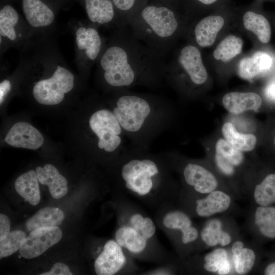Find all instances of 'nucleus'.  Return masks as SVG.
<instances>
[{
	"label": "nucleus",
	"mask_w": 275,
	"mask_h": 275,
	"mask_svg": "<svg viewBox=\"0 0 275 275\" xmlns=\"http://www.w3.org/2000/svg\"><path fill=\"white\" fill-rule=\"evenodd\" d=\"M262 71L260 64L253 56L241 60L237 68L239 76L248 80L252 79Z\"/></svg>",
	"instance_id": "obj_34"
},
{
	"label": "nucleus",
	"mask_w": 275,
	"mask_h": 275,
	"mask_svg": "<svg viewBox=\"0 0 275 275\" xmlns=\"http://www.w3.org/2000/svg\"><path fill=\"white\" fill-rule=\"evenodd\" d=\"M273 142V146L275 147V135H274V137L273 138V142Z\"/></svg>",
	"instance_id": "obj_48"
},
{
	"label": "nucleus",
	"mask_w": 275,
	"mask_h": 275,
	"mask_svg": "<svg viewBox=\"0 0 275 275\" xmlns=\"http://www.w3.org/2000/svg\"><path fill=\"white\" fill-rule=\"evenodd\" d=\"M197 1L205 5H210L215 2L217 0H197Z\"/></svg>",
	"instance_id": "obj_47"
},
{
	"label": "nucleus",
	"mask_w": 275,
	"mask_h": 275,
	"mask_svg": "<svg viewBox=\"0 0 275 275\" xmlns=\"http://www.w3.org/2000/svg\"><path fill=\"white\" fill-rule=\"evenodd\" d=\"M11 88V84L9 80L5 79L0 84V103L4 101L7 95L10 92Z\"/></svg>",
	"instance_id": "obj_41"
},
{
	"label": "nucleus",
	"mask_w": 275,
	"mask_h": 275,
	"mask_svg": "<svg viewBox=\"0 0 275 275\" xmlns=\"http://www.w3.org/2000/svg\"><path fill=\"white\" fill-rule=\"evenodd\" d=\"M39 182L49 188L51 196L56 199H60L68 191L67 181L57 168L50 164L36 169Z\"/></svg>",
	"instance_id": "obj_19"
},
{
	"label": "nucleus",
	"mask_w": 275,
	"mask_h": 275,
	"mask_svg": "<svg viewBox=\"0 0 275 275\" xmlns=\"http://www.w3.org/2000/svg\"><path fill=\"white\" fill-rule=\"evenodd\" d=\"M227 252L223 249H217L207 254L204 257V269L211 272H217L228 260Z\"/></svg>",
	"instance_id": "obj_35"
},
{
	"label": "nucleus",
	"mask_w": 275,
	"mask_h": 275,
	"mask_svg": "<svg viewBox=\"0 0 275 275\" xmlns=\"http://www.w3.org/2000/svg\"><path fill=\"white\" fill-rule=\"evenodd\" d=\"M254 222L260 234L268 239H275V205L258 206Z\"/></svg>",
	"instance_id": "obj_25"
},
{
	"label": "nucleus",
	"mask_w": 275,
	"mask_h": 275,
	"mask_svg": "<svg viewBox=\"0 0 275 275\" xmlns=\"http://www.w3.org/2000/svg\"><path fill=\"white\" fill-rule=\"evenodd\" d=\"M202 240L208 246H213L217 244L222 246L229 244L231 240L230 235L222 229L221 222L216 219L209 221L201 233Z\"/></svg>",
	"instance_id": "obj_28"
},
{
	"label": "nucleus",
	"mask_w": 275,
	"mask_h": 275,
	"mask_svg": "<svg viewBox=\"0 0 275 275\" xmlns=\"http://www.w3.org/2000/svg\"><path fill=\"white\" fill-rule=\"evenodd\" d=\"M22 8L31 30L44 31L54 23V11L42 0H22Z\"/></svg>",
	"instance_id": "obj_11"
},
{
	"label": "nucleus",
	"mask_w": 275,
	"mask_h": 275,
	"mask_svg": "<svg viewBox=\"0 0 275 275\" xmlns=\"http://www.w3.org/2000/svg\"><path fill=\"white\" fill-rule=\"evenodd\" d=\"M139 41L164 57L171 48L180 28L175 13L166 6H144L128 26Z\"/></svg>",
	"instance_id": "obj_3"
},
{
	"label": "nucleus",
	"mask_w": 275,
	"mask_h": 275,
	"mask_svg": "<svg viewBox=\"0 0 275 275\" xmlns=\"http://www.w3.org/2000/svg\"><path fill=\"white\" fill-rule=\"evenodd\" d=\"M263 274L265 275H275V260L269 262L265 265Z\"/></svg>",
	"instance_id": "obj_44"
},
{
	"label": "nucleus",
	"mask_w": 275,
	"mask_h": 275,
	"mask_svg": "<svg viewBox=\"0 0 275 275\" xmlns=\"http://www.w3.org/2000/svg\"><path fill=\"white\" fill-rule=\"evenodd\" d=\"M38 181L36 171L30 170L19 176L14 184L17 193L34 206L40 200Z\"/></svg>",
	"instance_id": "obj_21"
},
{
	"label": "nucleus",
	"mask_w": 275,
	"mask_h": 275,
	"mask_svg": "<svg viewBox=\"0 0 275 275\" xmlns=\"http://www.w3.org/2000/svg\"><path fill=\"white\" fill-rule=\"evenodd\" d=\"M162 223L166 228L180 230L182 234L191 227V222L189 216L179 211H172L166 214L163 218Z\"/></svg>",
	"instance_id": "obj_33"
},
{
	"label": "nucleus",
	"mask_w": 275,
	"mask_h": 275,
	"mask_svg": "<svg viewBox=\"0 0 275 275\" xmlns=\"http://www.w3.org/2000/svg\"><path fill=\"white\" fill-rule=\"evenodd\" d=\"M156 227L153 221L149 217H145L140 233L147 240L153 236Z\"/></svg>",
	"instance_id": "obj_36"
},
{
	"label": "nucleus",
	"mask_w": 275,
	"mask_h": 275,
	"mask_svg": "<svg viewBox=\"0 0 275 275\" xmlns=\"http://www.w3.org/2000/svg\"><path fill=\"white\" fill-rule=\"evenodd\" d=\"M121 246L113 240L107 241L102 252L94 263L95 271L98 275H113L125 264L126 257Z\"/></svg>",
	"instance_id": "obj_12"
},
{
	"label": "nucleus",
	"mask_w": 275,
	"mask_h": 275,
	"mask_svg": "<svg viewBox=\"0 0 275 275\" xmlns=\"http://www.w3.org/2000/svg\"><path fill=\"white\" fill-rule=\"evenodd\" d=\"M97 28L90 22L80 23L75 30L77 64L87 70L97 63L106 41Z\"/></svg>",
	"instance_id": "obj_8"
},
{
	"label": "nucleus",
	"mask_w": 275,
	"mask_h": 275,
	"mask_svg": "<svg viewBox=\"0 0 275 275\" xmlns=\"http://www.w3.org/2000/svg\"><path fill=\"white\" fill-rule=\"evenodd\" d=\"M254 198L259 206L275 205V172L266 174L255 186Z\"/></svg>",
	"instance_id": "obj_27"
},
{
	"label": "nucleus",
	"mask_w": 275,
	"mask_h": 275,
	"mask_svg": "<svg viewBox=\"0 0 275 275\" xmlns=\"http://www.w3.org/2000/svg\"><path fill=\"white\" fill-rule=\"evenodd\" d=\"M258 63L260 64L262 70L269 69L272 63V60L268 54L261 51H258L254 53L253 56Z\"/></svg>",
	"instance_id": "obj_38"
},
{
	"label": "nucleus",
	"mask_w": 275,
	"mask_h": 275,
	"mask_svg": "<svg viewBox=\"0 0 275 275\" xmlns=\"http://www.w3.org/2000/svg\"><path fill=\"white\" fill-rule=\"evenodd\" d=\"M265 93L269 99L275 101V82L271 83L266 87Z\"/></svg>",
	"instance_id": "obj_43"
},
{
	"label": "nucleus",
	"mask_w": 275,
	"mask_h": 275,
	"mask_svg": "<svg viewBox=\"0 0 275 275\" xmlns=\"http://www.w3.org/2000/svg\"><path fill=\"white\" fill-rule=\"evenodd\" d=\"M117 242L133 253L142 252L146 246V239L131 227L119 228L115 233Z\"/></svg>",
	"instance_id": "obj_24"
},
{
	"label": "nucleus",
	"mask_w": 275,
	"mask_h": 275,
	"mask_svg": "<svg viewBox=\"0 0 275 275\" xmlns=\"http://www.w3.org/2000/svg\"><path fill=\"white\" fill-rule=\"evenodd\" d=\"M163 57L125 26L115 29L106 39L96 64L103 83L114 91L136 86L154 89L164 80Z\"/></svg>",
	"instance_id": "obj_1"
},
{
	"label": "nucleus",
	"mask_w": 275,
	"mask_h": 275,
	"mask_svg": "<svg viewBox=\"0 0 275 275\" xmlns=\"http://www.w3.org/2000/svg\"><path fill=\"white\" fill-rule=\"evenodd\" d=\"M118 17V28L128 26L140 11L139 0H112Z\"/></svg>",
	"instance_id": "obj_30"
},
{
	"label": "nucleus",
	"mask_w": 275,
	"mask_h": 275,
	"mask_svg": "<svg viewBox=\"0 0 275 275\" xmlns=\"http://www.w3.org/2000/svg\"><path fill=\"white\" fill-rule=\"evenodd\" d=\"M183 176L185 182L200 194H209L214 190L217 186L214 175L196 163H187L183 170Z\"/></svg>",
	"instance_id": "obj_15"
},
{
	"label": "nucleus",
	"mask_w": 275,
	"mask_h": 275,
	"mask_svg": "<svg viewBox=\"0 0 275 275\" xmlns=\"http://www.w3.org/2000/svg\"><path fill=\"white\" fill-rule=\"evenodd\" d=\"M10 220L9 217L1 213L0 214V240L4 239L9 234Z\"/></svg>",
	"instance_id": "obj_39"
},
{
	"label": "nucleus",
	"mask_w": 275,
	"mask_h": 275,
	"mask_svg": "<svg viewBox=\"0 0 275 275\" xmlns=\"http://www.w3.org/2000/svg\"><path fill=\"white\" fill-rule=\"evenodd\" d=\"M64 218L63 211L56 207H45L39 210L26 222L28 231L40 228L58 226Z\"/></svg>",
	"instance_id": "obj_23"
},
{
	"label": "nucleus",
	"mask_w": 275,
	"mask_h": 275,
	"mask_svg": "<svg viewBox=\"0 0 275 275\" xmlns=\"http://www.w3.org/2000/svg\"><path fill=\"white\" fill-rule=\"evenodd\" d=\"M256 259L255 253L252 250L243 248L239 251L233 253L235 269L239 274L248 273L253 267Z\"/></svg>",
	"instance_id": "obj_31"
},
{
	"label": "nucleus",
	"mask_w": 275,
	"mask_h": 275,
	"mask_svg": "<svg viewBox=\"0 0 275 275\" xmlns=\"http://www.w3.org/2000/svg\"><path fill=\"white\" fill-rule=\"evenodd\" d=\"M112 105V110L126 139L131 145L143 149H149L174 120L171 103L155 94L119 90L114 91Z\"/></svg>",
	"instance_id": "obj_2"
},
{
	"label": "nucleus",
	"mask_w": 275,
	"mask_h": 275,
	"mask_svg": "<svg viewBox=\"0 0 275 275\" xmlns=\"http://www.w3.org/2000/svg\"><path fill=\"white\" fill-rule=\"evenodd\" d=\"M244 27L255 34L263 43H268L271 38L270 24L263 15L252 11L245 12L243 16Z\"/></svg>",
	"instance_id": "obj_26"
},
{
	"label": "nucleus",
	"mask_w": 275,
	"mask_h": 275,
	"mask_svg": "<svg viewBox=\"0 0 275 275\" xmlns=\"http://www.w3.org/2000/svg\"><path fill=\"white\" fill-rule=\"evenodd\" d=\"M230 269L231 265L229 261L227 260L218 270L217 273L220 275L227 274L230 272Z\"/></svg>",
	"instance_id": "obj_45"
},
{
	"label": "nucleus",
	"mask_w": 275,
	"mask_h": 275,
	"mask_svg": "<svg viewBox=\"0 0 275 275\" xmlns=\"http://www.w3.org/2000/svg\"><path fill=\"white\" fill-rule=\"evenodd\" d=\"M31 30L21 21L17 11L11 5L0 11V40L1 47L19 46L29 40Z\"/></svg>",
	"instance_id": "obj_9"
},
{
	"label": "nucleus",
	"mask_w": 275,
	"mask_h": 275,
	"mask_svg": "<svg viewBox=\"0 0 275 275\" xmlns=\"http://www.w3.org/2000/svg\"><path fill=\"white\" fill-rule=\"evenodd\" d=\"M144 218L140 214L132 215L129 219L130 224L133 229L140 233Z\"/></svg>",
	"instance_id": "obj_42"
},
{
	"label": "nucleus",
	"mask_w": 275,
	"mask_h": 275,
	"mask_svg": "<svg viewBox=\"0 0 275 275\" xmlns=\"http://www.w3.org/2000/svg\"><path fill=\"white\" fill-rule=\"evenodd\" d=\"M26 237L25 233L20 230L10 232L4 239L0 241V258L10 256L20 249Z\"/></svg>",
	"instance_id": "obj_32"
},
{
	"label": "nucleus",
	"mask_w": 275,
	"mask_h": 275,
	"mask_svg": "<svg viewBox=\"0 0 275 275\" xmlns=\"http://www.w3.org/2000/svg\"><path fill=\"white\" fill-rule=\"evenodd\" d=\"M41 275H72L68 266L64 263L58 262L53 264L50 270Z\"/></svg>",
	"instance_id": "obj_37"
},
{
	"label": "nucleus",
	"mask_w": 275,
	"mask_h": 275,
	"mask_svg": "<svg viewBox=\"0 0 275 275\" xmlns=\"http://www.w3.org/2000/svg\"><path fill=\"white\" fill-rule=\"evenodd\" d=\"M244 246V244L240 241H237L234 242L232 246V252L233 253L237 252L241 250Z\"/></svg>",
	"instance_id": "obj_46"
},
{
	"label": "nucleus",
	"mask_w": 275,
	"mask_h": 275,
	"mask_svg": "<svg viewBox=\"0 0 275 275\" xmlns=\"http://www.w3.org/2000/svg\"><path fill=\"white\" fill-rule=\"evenodd\" d=\"M149 151L130 145L120 156L122 162L120 174L125 187L140 196L149 194L164 176L163 154L157 155Z\"/></svg>",
	"instance_id": "obj_4"
},
{
	"label": "nucleus",
	"mask_w": 275,
	"mask_h": 275,
	"mask_svg": "<svg viewBox=\"0 0 275 275\" xmlns=\"http://www.w3.org/2000/svg\"><path fill=\"white\" fill-rule=\"evenodd\" d=\"M221 131L224 139L242 152L251 151L256 146L257 139L254 134L239 132L231 122H225Z\"/></svg>",
	"instance_id": "obj_22"
},
{
	"label": "nucleus",
	"mask_w": 275,
	"mask_h": 275,
	"mask_svg": "<svg viewBox=\"0 0 275 275\" xmlns=\"http://www.w3.org/2000/svg\"><path fill=\"white\" fill-rule=\"evenodd\" d=\"M58 56L51 74L38 80L34 85L32 94L35 99L43 105H56L61 103L66 94L75 85V76Z\"/></svg>",
	"instance_id": "obj_6"
},
{
	"label": "nucleus",
	"mask_w": 275,
	"mask_h": 275,
	"mask_svg": "<svg viewBox=\"0 0 275 275\" xmlns=\"http://www.w3.org/2000/svg\"><path fill=\"white\" fill-rule=\"evenodd\" d=\"M62 235L58 226L36 228L23 241L19 249L20 254L28 259L38 257L58 243Z\"/></svg>",
	"instance_id": "obj_10"
},
{
	"label": "nucleus",
	"mask_w": 275,
	"mask_h": 275,
	"mask_svg": "<svg viewBox=\"0 0 275 275\" xmlns=\"http://www.w3.org/2000/svg\"><path fill=\"white\" fill-rule=\"evenodd\" d=\"M224 24V18L218 15L208 16L200 20L195 26V40L200 47L211 46Z\"/></svg>",
	"instance_id": "obj_18"
},
{
	"label": "nucleus",
	"mask_w": 275,
	"mask_h": 275,
	"mask_svg": "<svg viewBox=\"0 0 275 275\" xmlns=\"http://www.w3.org/2000/svg\"><path fill=\"white\" fill-rule=\"evenodd\" d=\"M222 103L228 112L240 114L258 110L262 105V100L260 96L254 92H232L223 96Z\"/></svg>",
	"instance_id": "obj_17"
},
{
	"label": "nucleus",
	"mask_w": 275,
	"mask_h": 275,
	"mask_svg": "<svg viewBox=\"0 0 275 275\" xmlns=\"http://www.w3.org/2000/svg\"><path fill=\"white\" fill-rule=\"evenodd\" d=\"M90 22L96 26L118 28L117 12L112 0H85Z\"/></svg>",
	"instance_id": "obj_14"
},
{
	"label": "nucleus",
	"mask_w": 275,
	"mask_h": 275,
	"mask_svg": "<svg viewBox=\"0 0 275 275\" xmlns=\"http://www.w3.org/2000/svg\"><path fill=\"white\" fill-rule=\"evenodd\" d=\"M89 126L97 139L99 150L121 155L127 147V139L112 110L100 108L95 111L89 118Z\"/></svg>",
	"instance_id": "obj_7"
},
{
	"label": "nucleus",
	"mask_w": 275,
	"mask_h": 275,
	"mask_svg": "<svg viewBox=\"0 0 275 275\" xmlns=\"http://www.w3.org/2000/svg\"><path fill=\"white\" fill-rule=\"evenodd\" d=\"M198 236L197 230L191 227L185 233L182 234V241L183 243L186 244L195 240Z\"/></svg>",
	"instance_id": "obj_40"
},
{
	"label": "nucleus",
	"mask_w": 275,
	"mask_h": 275,
	"mask_svg": "<svg viewBox=\"0 0 275 275\" xmlns=\"http://www.w3.org/2000/svg\"><path fill=\"white\" fill-rule=\"evenodd\" d=\"M242 46L241 38L230 35L218 44L213 51V57L217 60L227 62L241 52Z\"/></svg>",
	"instance_id": "obj_29"
},
{
	"label": "nucleus",
	"mask_w": 275,
	"mask_h": 275,
	"mask_svg": "<svg viewBox=\"0 0 275 275\" xmlns=\"http://www.w3.org/2000/svg\"><path fill=\"white\" fill-rule=\"evenodd\" d=\"M5 142L17 148L36 150L44 143L41 133L30 124L25 122L15 123L7 133Z\"/></svg>",
	"instance_id": "obj_13"
},
{
	"label": "nucleus",
	"mask_w": 275,
	"mask_h": 275,
	"mask_svg": "<svg viewBox=\"0 0 275 275\" xmlns=\"http://www.w3.org/2000/svg\"><path fill=\"white\" fill-rule=\"evenodd\" d=\"M214 158L219 170L227 176L235 172V168L242 164L243 152L236 149L225 139H219L215 145Z\"/></svg>",
	"instance_id": "obj_16"
},
{
	"label": "nucleus",
	"mask_w": 275,
	"mask_h": 275,
	"mask_svg": "<svg viewBox=\"0 0 275 275\" xmlns=\"http://www.w3.org/2000/svg\"><path fill=\"white\" fill-rule=\"evenodd\" d=\"M231 204L230 197L220 190H213L208 195L197 201L196 212L202 217H207L226 211Z\"/></svg>",
	"instance_id": "obj_20"
},
{
	"label": "nucleus",
	"mask_w": 275,
	"mask_h": 275,
	"mask_svg": "<svg viewBox=\"0 0 275 275\" xmlns=\"http://www.w3.org/2000/svg\"><path fill=\"white\" fill-rule=\"evenodd\" d=\"M184 78L195 87L203 85L208 78L200 51L191 44L183 47L174 60L167 64L164 75L166 82L176 87Z\"/></svg>",
	"instance_id": "obj_5"
}]
</instances>
